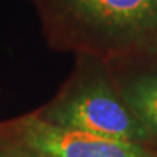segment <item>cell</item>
<instances>
[{
  "mask_svg": "<svg viewBox=\"0 0 157 157\" xmlns=\"http://www.w3.org/2000/svg\"><path fill=\"white\" fill-rule=\"evenodd\" d=\"M0 150L29 157H157L138 143L93 135L41 115L0 122Z\"/></svg>",
  "mask_w": 157,
  "mask_h": 157,
  "instance_id": "6da1fadb",
  "label": "cell"
},
{
  "mask_svg": "<svg viewBox=\"0 0 157 157\" xmlns=\"http://www.w3.org/2000/svg\"><path fill=\"white\" fill-rule=\"evenodd\" d=\"M44 117L68 128L112 140L140 143L151 137V131L140 118L101 82L58 102L45 111Z\"/></svg>",
  "mask_w": 157,
  "mask_h": 157,
  "instance_id": "7a4b0ae2",
  "label": "cell"
},
{
  "mask_svg": "<svg viewBox=\"0 0 157 157\" xmlns=\"http://www.w3.org/2000/svg\"><path fill=\"white\" fill-rule=\"evenodd\" d=\"M78 17L111 31H143L157 25V0H63Z\"/></svg>",
  "mask_w": 157,
  "mask_h": 157,
  "instance_id": "3957f363",
  "label": "cell"
},
{
  "mask_svg": "<svg viewBox=\"0 0 157 157\" xmlns=\"http://www.w3.org/2000/svg\"><path fill=\"white\" fill-rule=\"evenodd\" d=\"M125 102L151 134H157V76H146L129 84Z\"/></svg>",
  "mask_w": 157,
  "mask_h": 157,
  "instance_id": "277c9868",
  "label": "cell"
},
{
  "mask_svg": "<svg viewBox=\"0 0 157 157\" xmlns=\"http://www.w3.org/2000/svg\"><path fill=\"white\" fill-rule=\"evenodd\" d=\"M0 157H29V156H25L22 153L9 151V150H0Z\"/></svg>",
  "mask_w": 157,
  "mask_h": 157,
  "instance_id": "5b68a950",
  "label": "cell"
}]
</instances>
